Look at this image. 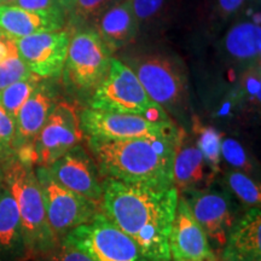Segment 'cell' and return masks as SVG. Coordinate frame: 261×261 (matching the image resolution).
Segmentation results:
<instances>
[{
  "label": "cell",
  "instance_id": "1",
  "mask_svg": "<svg viewBox=\"0 0 261 261\" xmlns=\"http://www.w3.org/2000/svg\"><path fill=\"white\" fill-rule=\"evenodd\" d=\"M102 212L132 238L150 261H172L169 236L179 194L174 187H152L103 178Z\"/></svg>",
  "mask_w": 261,
  "mask_h": 261
},
{
  "label": "cell",
  "instance_id": "2",
  "mask_svg": "<svg viewBox=\"0 0 261 261\" xmlns=\"http://www.w3.org/2000/svg\"><path fill=\"white\" fill-rule=\"evenodd\" d=\"M178 137L135 139L87 137L86 146L102 179L172 187L173 159Z\"/></svg>",
  "mask_w": 261,
  "mask_h": 261
},
{
  "label": "cell",
  "instance_id": "3",
  "mask_svg": "<svg viewBox=\"0 0 261 261\" xmlns=\"http://www.w3.org/2000/svg\"><path fill=\"white\" fill-rule=\"evenodd\" d=\"M4 184L17 205L21 224L32 259L47 253L57 244V238L48 225L42 192L34 166L14 156L3 163Z\"/></svg>",
  "mask_w": 261,
  "mask_h": 261
},
{
  "label": "cell",
  "instance_id": "4",
  "mask_svg": "<svg viewBox=\"0 0 261 261\" xmlns=\"http://www.w3.org/2000/svg\"><path fill=\"white\" fill-rule=\"evenodd\" d=\"M93 110L119 114H135L156 121H167L171 117L146 94L136 74L121 60L112 58L106 79L89 99Z\"/></svg>",
  "mask_w": 261,
  "mask_h": 261
},
{
  "label": "cell",
  "instance_id": "5",
  "mask_svg": "<svg viewBox=\"0 0 261 261\" xmlns=\"http://www.w3.org/2000/svg\"><path fill=\"white\" fill-rule=\"evenodd\" d=\"M121 61L136 74L146 94L168 115L180 109L187 96V75L178 58L162 52H136Z\"/></svg>",
  "mask_w": 261,
  "mask_h": 261
},
{
  "label": "cell",
  "instance_id": "6",
  "mask_svg": "<svg viewBox=\"0 0 261 261\" xmlns=\"http://www.w3.org/2000/svg\"><path fill=\"white\" fill-rule=\"evenodd\" d=\"M112 54L94 29L75 33L62 70L65 86L81 96H92L109 71Z\"/></svg>",
  "mask_w": 261,
  "mask_h": 261
},
{
  "label": "cell",
  "instance_id": "7",
  "mask_svg": "<svg viewBox=\"0 0 261 261\" xmlns=\"http://www.w3.org/2000/svg\"><path fill=\"white\" fill-rule=\"evenodd\" d=\"M184 198L192 215L203 228L213 252L220 254L242 208L232 195L219 182L179 195Z\"/></svg>",
  "mask_w": 261,
  "mask_h": 261
},
{
  "label": "cell",
  "instance_id": "8",
  "mask_svg": "<svg viewBox=\"0 0 261 261\" xmlns=\"http://www.w3.org/2000/svg\"><path fill=\"white\" fill-rule=\"evenodd\" d=\"M64 238L94 261H150L138 244L116 227L103 212Z\"/></svg>",
  "mask_w": 261,
  "mask_h": 261
},
{
  "label": "cell",
  "instance_id": "9",
  "mask_svg": "<svg viewBox=\"0 0 261 261\" xmlns=\"http://www.w3.org/2000/svg\"><path fill=\"white\" fill-rule=\"evenodd\" d=\"M35 175L40 185L48 225L57 241L63 240L70 231L89 223L102 208L75 194L55 180L45 166H35Z\"/></svg>",
  "mask_w": 261,
  "mask_h": 261
},
{
  "label": "cell",
  "instance_id": "10",
  "mask_svg": "<svg viewBox=\"0 0 261 261\" xmlns=\"http://www.w3.org/2000/svg\"><path fill=\"white\" fill-rule=\"evenodd\" d=\"M80 123L86 137L108 139L175 138L180 129L172 120L156 121L135 114L108 113L90 108L80 112Z\"/></svg>",
  "mask_w": 261,
  "mask_h": 261
},
{
  "label": "cell",
  "instance_id": "11",
  "mask_svg": "<svg viewBox=\"0 0 261 261\" xmlns=\"http://www.w3.org/2000/svg\"><path fill=\"white\" fill-rule=\"evenodd\" d=\"M84 137L79 110L67 100H58L33 144V165L47 167L81 144Z\"/></svg>",
  "mask_w": 261,
  "mask_h": 261
},
{
  "label": "cell",
  "instance_id": "12",
  "mask_svg": "<svg viewBox=\"0 0 261 261\" xmlns=\"http://www.w3.org/2000/svg\"><path fill=\"white\" fill-rule=\"evenodd\" d=\"M58 100L56 87L46 79L39 83L21 108L15 119V156L19 161L33 165V144Z\"/></svg>",
  "mask_w": 261,
  "mask_h": 261
},
{
  "label": "cell",
  "instance_id": "13",
  "mask_svg": "<svg viewBox=\"0 0 261 261\" xmlns=\"http://www.w3.org/2000/svg\"><path fill=\"white\" fill-rule=\"evenodd\" d=\"M55 180L102 208V177L89 150L76 145L47 166Z\"/></svg>",
  "mask_w": 261,
  "mask_h": 261
},
{
  "label": "cell",
  "instance_id": "14",
  "mask_svg": "<svg viewBox=\"0 0 261 261\" xmlns=\"http://www.w3.org/2000/svg\"><path fill=\"white\" fill-rule=\"evenodd\" d=\"M70 38V32L62 29L17 39L18 56L29 70L41 79L60 76L68 55Z\"/></svg>",
  "mask_w": 261,
  "mask_h": 261
},
{
  "label": "cell",
  "instance_id": "15",
  "mask_svg": "<svg viewBox=\"0 0 261 261\" xmlns=\"http://www.w3.org/2000/svg\"><path fill=\"white\" fill-rule=\"evenodd\" d=\"M169 250L173 261H210L218 256L181 196L178 198L173 219Z\"/></svg>",
  "mask_w": 261,
  "mask_h": 261
},
{
  "label": "cell",
  "instance_id": "16",
  "mask_svg": "<svg viewBox=\"0 0 261 261\" xmlns=\"http://www.w3.org/2000/svg\"><path fill=\"white\" fill-rule=\"evenodd\" d=\"M173 187L178 194L203 189L217 180V174L208 167L192 137L179 129L173 159Z\"/></svg>",
  "mask_w": 261,
  "mask_h": 261
},
{
  "label": "cell",
  "instance_id": "17",
  "mask_svg": "<svg viewBox=\"0 0 261 261\" xmlns=\"http://www.w3.org/2000/svg\"><path fill=\"white\" fill-rule=\"evenodd\" d=\"M221 56L243 71L261 65V28L259 22L237 17L228 25L219 42Z\"/></svg>",
  "mask_w": 261,
  "mask_h": 261
},
{
  "label": "cell",
  "instance_id": "18",
  "mask_svg": "<svg viewBox=\"0 0 261 261\" xmlns=\"http://www.w3.org/2000/svg\"><path fill=\"white\" fill-rule=\"evenodd\" d=\"M65 18L64 12H39L14 4L0 5V31L15 40L41 33L62 31Z\"/></svg>",
  "mask_w": 261,
  "mask_h": 261
},
{
  "label": "cell",
  "instance_id": "19",
  "mask_svg": "<svg viewBox=\"0 0 261 261\" xmlns=\"http://www.w3.org/2000/svg\"><path fill=\"white\" fill-rule=\"evenodd\" d=\"M261 212L250 208L244 212L231 228L220 252V261L261 260Z\"/></svg>",
  "mask_w": 261,
  "mask_h": 261
},
{
  "label": "cell",
  "instance_id": "20",
  "mask_svg": "<svg viewBox=\"0 0 261 261\" xmlns=\"http://www.w3.org/2000/svg\"><path fill=\"white\" fill-rule=\"evenodd\" d=\"M32 260L17 205L3 182L0 187V261Z\"/></svg>",
  "mask_w": 261,
  "mask_h": 261
},
{
  "label": "cell",
  "instance_id": "21",
  "mask_svg": "<svg viewBox=\"0 0 261 261\" xmlns=\"http://www.w3.org/2000/svg\"><path fill=\"white\" fill-rule=\"evenodd\" d=\"M112 52L128 46L139 34V25L129 0H120L98 18L93 27Z\"/></svg>",
  "mask_w": 261,
  "mask_h": 261
},
{
  "label": "cell",
  "instance_id": "22",
  "mask_svg": "<svg viewBox=\"0 0 261 261\" xmlns=\"http://www.w3.org/2000/svg\"><path fill=\"white\" fill-rule=\"evenodd\" d=\"M221 185L232 195L243 212L250 208H260V185L246 173L228 168L224 172Z\"/></svg>",
  "mask_w": 261,
  "mask_h": 261
},
{
  "label": "cell",
  "instance_id": "23",
  "mask_svg": "<svg viewBox=\"0 0 261 261\" xmlns=\"http://www.w3.org/2000/svg\"><path fill=\"white\" fill-rule=\"evenodd\" d=\"M192 133H194L196 146L200 149L201 154L203 155L205 163L218 175L220 173L221 166V139H223V136L213 126L201 125L197 120H195L194 122Z\"/></svg>",
  "mask_w": 261,
  "mask_h": 261
},
{
  "label": "cell",
  "instance_id": "24",
  "mask_svg": "<svg viewBox=\"0 0 261 261\" xmlns=\"http://www.w3.org/2000/svg\"><path fill=\"white\" fill-rule=\"evenodd\" d=\"M120 0H74L67 16L69 18V27L75 31H84L94 27L98 18L108 9H110Z\"/></svg>",
  "mask_w": 261,
  "mask_h": 261
},
{
  "label": "cell",
  "instance_id": "25",
  "mask_svg": "<svg viewBox=\"0 0 261 261\" xmlns=\"http://www.w3.org/2000/svg\"><path fill=\"white\" fill-rule=\"evenodd\" d=\"M41 80V77L32 73L25 79L10 85L4 90H0V103L12 119H16L21 108L32 96Z\"/></svg>",
  "mask_w": 261,
  "mask_h": 261
},
{
  "label": "cell",
  "instance_id": "26",
  "mask_svg": "<svg viewBox=\"0 0 261 261\" xmlns=\"http://www.w3.org/2000/svg\"><path fill=\"white\" fill-rule=\"evenodd\" d=\"M261 93V65L247 68L241 71L237 83V100L247 110L260 108Z\"/></svg>",
  "mask_w": 261,
  "mask_h": 261
},
{
  "label": "cell",
  "instance_id": "27",
  "mask_svg": "<svg viewBox=\"0 0 261 261\" xmlns=\"http://www.w3.org/2000/svg\"><path fill=\"white\" fill-rule=\"evenodd\" d=\"M252 0H213L211 24L214 32H220L243 14Z\"/></svg>",
  "mask_w": 261,
  "mask_h": 261
},
{
  "label": "cell",
  "instance_id": "28",
  "mask_svg": "<svg viewBox=\"0 0 261 261\" xmlns=\"http://www.w3.org/2000/svg\"><path fill=\"white\" fill-rule=\"evenodd\" d=\"M221 160H225L231 169H236L246 174L253 169V163L247 154V150L238 140L230 137L221 139Z\"/></svg>",
  "mask_w": 261,
  "mask_h": 261
},
{
  "label": "cell",
  "instance_id": "29",
  "mask_svg": "<svg viewBox=\"0 0 261 261\" xmlns=\"http://www.w3.org/2000/svg\"><path fill=\"white\" fill-rule=\"evenodd\" d=\"M140 28L158 22L165 14L169 0H129Z\"/></svg>",
  "mask_w": 261,
  "mask_h": 261
},
{
  "label": "cell",
  "instance_id": "30",
  "mask_svg": "<svg viewBox=\"0 0 261 261\" xmlns=\"http://www.w3.org/2000/svg\"><path fill=\"white\" fill-rule=\"evenodd\" d=\"M15 155V120L0 103V165Z\"/></svg>",
  "mask_w": 261,
  "mask_h": 261
},
{
  "label": "cell",
  "instance_id": "31",
  "mask_svg": "<svg viewBox=\"0 0 261 261\" xmlns=\"http://www.w3.org/2000/svg\"><path fill=\"white\" fill-rule=\"evenodd\" d=\"M32 261H94L92 257L74 247L65 238L58 241L56 246L47 253L39 255Z\"/></svg>",
  "mask_w": 261,
  "mask_h": 261
},
{
  "label": "cell",
  "instance_id": "32",
  "mask_svg": "<svg viewBox=\"0 0 261 261\" xmlns=\"http://www.w3.org/2000/svg\"><path fill=\"white\" fill-rule=\"evenodd\" d=\"M31 74L32 71L19 56L9 58L0 63V90L25 79Z\"/></svg>",
  "mask_w": 261,
  "mask_h": 261
},
{
  "label": "cell",
  "instance_id": "33",
  "mask_svg": "<svg viewBox=\"0 0 261 261\" xmlns=\"http://www.w3.org/2000/svg\"><path fill=\"white\" fill-rule=\"evenodd\" d=\"M12 4L18 8L39 12H64L58 0H15ZM67 15V14H65Z\"/></svg>",
  "mask_w": 261,
  "mask_h": 261
},
{
  "label": "cell",
  "instance_id": "34",
  "mask_svg": "<svg viewBox=\"0 0 261 261\" xmlns=\"http://www.w3.org/2000/svg\"><path fill=\"white\" fill-rule=\"evenodd\" d=\"M15 56H18L16 40L0 31V63Z\"/></svg>",
  "mask_w": 261,
  "mask_h": 261
},
{
  "label": "cell",
  "instance_id": "35",
  "mask_svg": "<svg viewBox=\"0 0 261 261\" xmlns=\"http://www.w3.org/2000/svg\"><path fill=\"white\" fill-rule=\"evenodd\" d=\"M60 2V4L62 5V8L65 11V14H68L69 12V10L71 8V5H73L74 0H58Z\"/></svg>",
  "mask_w": 261,
  "mask_h": 261
},
{
  "label": "cell",
  "instance_id": "36",
  "mask_svg": "<svg viewBox=\"0 0 261 261\" xmlns=\"http://www.w3.org/2000/svg\"><path fill=\"white\" fill-rule=\"evenodd\" d=\"M3 182H4V173H3V167L0 165V187L3 185Z\"/></svg>",
  "mask_w": 261,
  "mask_h": 261
},
{
  "label": "cell",
  "instance_id": "37",
  "mask_svg": "<svg viewBox=\"0 0 261 261\" xmlns=\"http://www.w3.org/2000/svg\"><path fill=\"white\" fill-rule=\"evenodd\" d=\"M15 0H0V5H4V4H12Z\"/></svg>",
  "mask_w": 261,
  "mask_h": 261
},
{
  "label": "cell",
  "instance_id": "38",
  "mask_svg": "<svg viewBox=\"0 0 261 261\" xmlns=\"http://www.w3.org/2000/svg\"><path fill=\"white\" fill-rule=\"evenodd\" d=\"M210 261H220V260H219V256H215L214 259H212V260H210Z\"/></svg>",
  "mask_w": 261,
  "mask_h": 261
}]
</instances>
